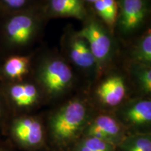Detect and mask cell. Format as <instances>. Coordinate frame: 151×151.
<instances>
[{
  "label": "cell",
  "instance_id": "obj_14",
  "mask_svg": "<svg viewBox=\"0 0 151 151\" xmlns=\"http://www.w3.org/2000/svg\"><path fill=\"white\" fill-rule=\"evenodd\" d=\"M118 148L122 151H151L150 136L143 133L127 134Z\"/></svg>",
  "mask_w": 151,
  "mask_h": 151
},
{
  "label": "cell",
  "instance_id": "obj_20",
  "mask_svg": "<svg viewBox=\"0 0 151 151\" xmlns=\"http://www.w3.org/2000/svg\"><path fill=\"white\" fill-rule=\"evenodd\" d=\"M3 2L11 9H20L25 4L27 0H2Z\"/></svg>",
  "mask_w": 151,
  "mask_h": 151
},
{
  "label": "cell",
  "instance_id": "obj_15",
  "mask_svg": "<svg viewBox=\"0 0 151 151\" xmlns=\"http://www.w3.org/2000/svg\"><path fill=\"white\" fill-rule=\"evenodd\" d=\"M118 147L94 137H83L76 142L71 151H116Z\"/></svg>",
  "mask_w": 151,
  "mask_h": 151
},
{
  "label": "cell",
  "instance_id": "obj_19",
  "mask_svg": "<svg viewBox=\"0 0 151 151\" xmlns=\"http://www.w3.org/2000/svg\"><path fill=\"white\" fill-rule=\"evenodd\" d=\"M94 4L95 10L97 11V14H99V16L101 17V18H102L107 24L111 25L110 18H109L108 12H107L106 9L105 8L104 4L102 0H98L97 1H96L95 3H94Z\"/></svg>",
  "mask_w": 151,
  "mask_h": 151
},
{
  "label": "cell",
  "instance_id": "obj_5",
  "mask_svg": "<svg viewBox=\"0 0 151 151\" xmlns=\"http://www.w3.org/2000/svg\"><path fill=\"white\" fill-rule=\"evenodd\" d=\"M35 31V19L27 14L14 15L4 24V35L7 42L14 46L27 44L33 37Z\"/></svg>",
  "mask_w": 151,
  "mask_h": 151
},
{
  "label": "cell",
  "instance_id": "obj_2",
  "mask_svg": "<svg viewBox=\"0 0 151 151\" xmlns=\"http://www.w3.org/2000/svg\"><path fill=\"white\" fill-rule=\"evenodd\" d=\"M11 140L19 148L26 150L39 148L44 142V131L41 122L29 116H18L8 125Z\"/></svg>",
  "mask_w": 151,
  "mask_h": 151
},
{
  "label": "cell",
  "instance_id": "obj_13",
  "mask_svg": "<svg viewBox=\"0 0 151 151\" xmlns=\"http://www.w3.org/2000/svg\"><path fill=\"white\" fill-rule=\"evenodd\" d=\"M30 60L26 56H11L3 65V73L7 78L20 81L29 71Z\"/></svg>",
  "mask_w": 151,
  "mask_h": 151
},
{
  "label": "cell",
  "instance_id": "obj_3",
  "mask_svg": "<svg viewBox=\"0 0 151 151\" xmlns=\"http://www.w3.org/2000/svg\"><path fill=\"white\" fill-rule=\"evenodd\" d=\"M127 135L123 126L116 118L109 115H100L88 122L83 137H94L118 147Z\"/></svg>",
  "mask_w": 151,
  "mask_h": 151
},
{
  "label": "cell",
  "instance_id": "obj_9",
  "mask_svg": "<svg viewBox=\"0 0 151 151\" xmlns=\"http://www.w3.org/2000/svg\"><path fill=\"white\" fill-rule=\"evenodd\" d=\"M146 16L143 0H122L120 24L125 32L133 31L142 23Z\"/></svg>",
  "mask_w": 151,
  "mask_h": 151
},
{
  "label": "cell",
  "instance_id": "obj_17",
  "mask_svg": "<svg viewBox=\"0 0 151 151\" xmlns=\"http://www.w3.org/2000/svg\"><path fill=\"white\" fill-rule=\"evenodd\" d=\"M139 80L141 89L146 93L151 92V71L150 69H145L140 71Z\"/></svg>",
  "mask_w": 151,
  "mask_h": 151
},
{
  "label": "cell",
  "instance_id": "obj_1",
  "mask_svg": "<svg viewBox=\"0 0 151 151\" xmlns=\"http://www.w3.org/2000/svg\"><path fill=\"white\" fill-rule=\"evenodd\" d=\"M88 116L86 106L79 100L62 106L50 120V134L54 144L60 148L74 144L83 134Z\"/></svg>",
  "mask_w": 151,
  "mask_h": 151
},
{
  "label": "cell",
  "instance_id": "obj_11",
  "mask_svg": "<svg viewBox=\"0 0 151 151\" xmlns=\"http://www.w3.org/2000/svg\"><path fill=\"white\" fill-rule=\"evenodd\" d=\"M70 57L75 65L82 68H90L96 63L88 43L84 39L77 36L71 41Z\"/></svg>",
  "mask_w": 151,
  "mask_h": 151
},
{
  "label": "cell",
  "instance_id": "obj_6",
  "mask_svg": "<svg viewBox=\"0 0 151 151\" xmlns=\"http://www.w3.org/2000/svg\"><path fill=\"white\" fill-rule=\"evenodd\" d=\"M76 36L86 41L96 62H102L108 58L111 48V39L97 22L87 24Z\"/></svg>",
  "mask_w": 151,
  "mask_h": 151
},
{
  "label": "cell",
  "instance_id": "obj_8",
  "mask_svg": "<svg viewBox=\"0 0 151 151\" xmlns=\"http://www.w3.org/2000/svg\"><path fill=\"white\" fill-rule=\"evenodd\" d=\"M127 88L123 78L119 76H112L104 81L98 87L97 94L104 104L116 106L123 101Z\"/></svg>",
  "mask_w": 151,
  "mask_h": 151
},
{
  "label": "cell",
  "instance_id": "obj_21",
  "mask_svg": "<svg viewBox=\"0 0 151 151\" xmlns=\"http://www.w3.org/2000/svg\"><path fill=\"white\" fill-rule=\"evenodd\" d=\"M6 114V109H5V104L4 102L3 98L0 95V124L2 122Z\"/></svg>",
  "mask_w": 151,
  "mask_h": 151
},
{
  "label": "cell",
  "instance_id": "obj_16",
  "mask_svg": "<svg viewBox=\"0 0 151 151\" xmlns=\"http://www.w3.org/2000/svg\"><path fill=\"white\" fill-rule=\"evenodd\" d=\"M137 58L143 63L148 64L151 62V34L150 31L141 39L138 46Z\"/></svg>",
  "mask_w": 151,
  "mask_h": 151
},
{
  "label": "cell",
  "instance_id": "obj_4",
  "mask_svg": "<svg viewBox=\"0 0 151 151\" xmlns=\"http://www.w3.org/2000/svg\"><path fill=\"white\" fill-rule=\"evenodd\" d=\"M39 78L47 91L55 94L62 92L69 86L73 74L67 64L62 60H54L43 66Z\"/></svg>",
  "mask_w": 151,
  "mask_h": 151
},
{
  "label": "cell",
  "instance_id": "obj_10",
  "mask_svg": "<svg viewBox=\"0 0 151 151\" xmlns=\"http://www.w3.org/2000/svg\"><path fill=\"white\" fill-rule=\"evenodd\" d=\"M124 118L132 126L148 125L151 122L150 100H140L130 105L124 112Z\"/></svg>",
  "mask_w": 151,
  "mask_h": 151
},
{
  "label": "cell",
  "instance_id": "obj_7",
  "mask_svg": "<svg viewBox=\"0 0 151 151\" xmlns=\"http://www.w3.org/2000/svg\"><path fill=\"white\" fill-rule=\"evenodd\" d=\"M6 99L14 108L26 109L33 106L39 99V91L35 85L16 83L6 90Z\"/></svg>",
  "mask_w": 151,
  "mask_h": 151
},
{
  "label": "cell",
  "instance_id": "obj_22",
  "mask_svg": "<svg viewBox=\"0 0 151 151\" xmlns=\"http://www.w3.org/2000/svg\"><path fill=\"white\" fill-rule=\"evenodd\" d=\"M0 151H8V150L5 148V146L1 142H0Z\"/></svg>",
  "mask_w": 151,
  "mask_h": 151
},
{
  "label": "cell",
  "instance_id": "obj_12",
  "mask_svg": "<svg viewBox=\"0 0 151 151\" xmlns=\"http://www.w3.org/2000/svg\"><path fill=\"white\" fill-rule=\"evenodd\" d=\"M50 6L55 14L82 20L86 15L82 0H50Z\"/></svg>",
  "mask_w": 151,
  "mask_h": 151
},
{
  "label": "cell",
  "instance_id": "obj_23",
  "mask_svg": "<svg viewBox=\"0 0 151 151\" xmlns=\"http://www.w3.org/2000/svg\"><path fill=\"white\" fill-rule=\"evenodd\" d=\"M86 1H89V2H91V3H95L96 1H98V0H86Z\"/></svg>",
  "mask_w": 151,
  "mask_h": 151
},
{
  "label": "cell",
  "instance_id": "obj_18",
  "mask_svg": "<svg viewBox=\"0 0 151 151\" xmlns=\"http://www.w3.org/2000/svg\"><path fill=\"white\" fill-rule=\"evenodd\" d=\"M104 4L110 18L111 25L114 24L118 14V6L115 0H102Z\"/></svg>",
  "mask_w": 151,
  "mask_h": 151
}]
</instances>
